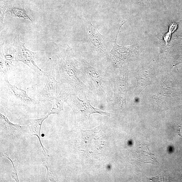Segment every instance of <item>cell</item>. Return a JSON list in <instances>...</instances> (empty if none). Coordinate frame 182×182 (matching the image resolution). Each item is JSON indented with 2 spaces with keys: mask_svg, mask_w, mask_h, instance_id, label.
Masks as SVG:
<instances>
[{
  "mask_svg": "<svg viewBox=\"0 0 182 182\" xmlns=\"http://www.w3.org/2000/svg\"><path fill=\"white\" fill-rule=\"evenodd\" d=\"M72 94H74L69 89L62 87L57 96L50 102L53 105L52 109L49 111L50 115L55 114L58 115L61 111H64V104L65 102H67L69 96Z\"/></svg>",
  "mask_w": 182,
  "mask_h": 182,
  "instance_id": "7c38bea8",
  "label": "cell"
},
{
  "mask_svg": "<svg viewBox=\"0 0 182 182\" xmlns=\"http://www.w3.org/2000/svg\"><path fill=\"white\" fill-rule=\"evenodd\" d=\"M84 66L89 77L92 79L98 89L101 92H104L103 80L97 69L86 61H83Z\"/></svg>",
  "mask_w": 182,
  "mask_h": 182,
  "instance_id": "4fadbf2b",
  "label": "cell"
},
{
  "mask_svg": "<svg viewBox=\"0 0 182 182\" xmlns=\"http://www.w3.org/2000/svg\"><path fill=\"white\" fill-rule=\"evenodd\" d=\"M11 85L8 76H1V104L9 110L23 113H34L42 109L45 101L31 98L27 91Z\"/></svg>",
  "mask_w": 182,
  "mask_h": 182,
  "instance_id": "7a4b0ae2",
  "label": "cell"
},
{
  "mask_svg": "<svg viewBox=\"0 0 182 182\" xmlns=\"http://www.w3.org/2000/svg\"><path fill=\"white\" fill-rule=\"evenodd\" d=\"M8 116L5 117L0 113L1 135L12 139H18L26 136H29L28 125L21 126L19 124H13L8 120Z\"/></svg>",
  "mask_w": 182,
  "mask_h": 182,
  "instance_id": "8992f818",
  "label": "cell"
},
{
  "mask_svg": "<svg viewBox=\"0 0 182 182\" xmlns=\"http://www.w3.org/2000/svg\"><path fill=\"white\" fill-rule=\"evenodd\" d=\"M127 22V20H122L119 27L116 38L114 41L112 49L109 53L110 57L115 64L122 65L131 57L132 56L137 50L139 44H136L130 46H121L117 42V39L120 30L124 25Z\"/></svg>",
  "mask_w": 182,
  "mask_h": 182,
  "instance_id": "5b68a950",
  "label": "cell"
},
{
  "mask_svg": "<svg viewBox=\"0 0 182 182\" xmlns=\"http://www.w3.org/2000/svg\"><path fill=\"white\" fill-rule=\"evenodd\" d=\"M42 164L47 169V175L46 182H58V178L53 167L44 158L41 160Z\"/></svg>",
  "mask_w": 182,
  "mask_h": 182,
  "instance_id": "2e32d148",
  "label": "cell"
},
{
  "mask_svg": "<svg viewBox=\"0 0 182 182\" xmlns=\"http://www.w3.org/2000/svg\"><path fill=\"white\" fill-rule=\"evenodd\" d=\"M133 1H134L136 2H143L144 1H146V0H133Z\"/></svg>",
  "mask_w": 182,
  "mask_h": 182,
  "instance_id": "ffe728a7",
  "label": "cell"
},
{
  "mask_svg": "<svg viewBox=\"0 0 182 182\" xmlns=\"http://www.w3.org/2000/svg\"><path fill=\"white\" fill-rule=\"evenodd\" d=\"M48 79L46 84L39 94L38 99L51 102L58 96V88L59 82L55 79V65L53 63L50 67L49 72L46 73Z\"/></svg>",
  "mask_w": 182,
  "mask_h": 182,
  "instance_id": "ba28073f",
  "label": "cell"
},
{
  "mask_svg": "<svg viewBox=\"0 0 182 182\" xmlns=\"http://www.w3.org/2000/svg\"><path fill=\"white\" fill-rule=\"evenodd\" d=\"M107 168L108 169H110L111 168V167H110V166H108Z\"/></svg>",
  "mask_w": 182,
  "mask_h": 182,
  "instance_id": "44dd1931",
  "label": "cell"
},
{
  "mask_svg": "<svg viewBox=\"0 0 182 182\" xmlns=\"http://www.w3.org/2000/svg\"><path fill=\"white\" fill-rule=\"evenodd\" d=\"M129 73L121 72L114 82L115 100L119 106L124 108L127 107L126 96L128 87Z\"/></svg>",
  "mask_w": 182,
  "mask_h": 182,
  "instance_id": "9c48e42d",
  "label": "cell"
},
{
  "mask_svg": "<svg viewBox=\"0 0 182 182\" xmlns=\"http://www.w3.org/2000/svg\"><path fill=\"white\" fill-rule=\"evenodd\" d=\"M136 78L137 84L134 92L139 94L147 86L153 84L155 81V65L149 64L139 71Z\"/></svg>",
  "mask_w": 182,
  "mask_h": 182,
  "instance_id": "30bf717a",
  "label": "cell"
},
{
  "mask_svg": "<svg viewBox=\"0 0 182 182\" xmlns=\"http://www.w3.org/2000/svg\"><path fill=\"white\" fill-rule=\"evenodd\" d=\"M25 43L19 39V35L16 36L13 39L12 44L8 48V52L5 55L8 61H22L27 64L39 75L46 76V73L42 70L35 62L36 52H32L25 47Z\"/></svg>",
  "mask_w": 182,
  "mask_h": 182,
  "instance_id": "3957f363",
  "label": "cell"
},
{
  "mask_svg": "<svg viewBox=\"0 0 182 182\" xmlns=\"http://www.w3.org/2000/svg\"><path fill=\"white\" fill-rule=\"evenodd\" d=\"M56 58L55 65V76L63 84L62 87L73 91L78 92L85 88V85L80 79L78 69V62L73 56L71 48L67 45L65 46L57 45L53 52Z\"/></svg>",
  "mask_w": 182,
  "mask_h": 182,
  "instance_id": "6da1fadb",
  "label": "cell"
},
{
  "mask_svg": "<svg viewBox=\"0 0 182 182\" xmlns=\"http://www.w3.org/2000/svg\"><path fill=\"white\" fill-rule=\"evenodd\" d=\"M51 115L49 112L46 115L41 118L36 119H30L28 121L29 124L28 125L30 137L33 136H37L39 142L40 146L42 149V152L44 155L50 156L49 151L42 145L41 141V131L42 123Z\"/></svg>",
  "mask_w": 182,
  "mask_h": 182,
  "instance_id": "8fae6325",
  "label": "cell"
},
{
  "mask_svg": "<svg viewBox=\"0 0 182 182\" xmlns=\"http://www.w3.org/2000/svg\"><path fill=\"white\" fill-rule=\"evenodd\" d=\"M149 180L153 181H163L167 180V176L164 173H162L160 175L153 177H147Z\"/></svg>",
  "mask_w": 182,
  "mask_h": 182,
  "instance_id": "d6986e66",
  "label": "cell"
},
{
  "mask_svg": "<svg viewBox=\"0 0 182 182\" xmlns=\"http://www.w3.org/2000/svg\"><path fill=\"white\" fill-rule=\"evenodd\" d=\"M7 12H10L11 16L14 17H18L20 18H24L25 20H29L32 22L30 17L28 15L26 9L20 5L17 4L12 1L8 5Z\"/></svg>",
  "mask_w": 182,
  "mask_h": 182,
  "instance_id": "5bb4252c",
  "label": "cell"
},
{
  "mask_svg": "<svg viewBox=\"0 0 182 182\" xmlns=\"http://www.w3.org/2000/svg\"><path fill=\"white\" fill-rule=\"evenodd\" d=\"M84 21L91 47L99 53L105 55L107 53V47L105 37L99 32L89 19H85Z\"/></svg>",
  "mask_w": 182,
  "mask_h": 182,
  "instance_id": "52a82bcc",
  "label": "cell"
},
{
  "mask_svg": "<svg viewBox=\"0 0 182 182\" xmlns=\"http://www.w3.org/2000/svg\"><path fill=\"white\" fill-rule=\"evenodd\" d=\"M4 44L1 46V53H0V69L1 73L4 75L8 76V74L13 71L15 69V65L8 61L5 58L4 52Z\"/></svg>",
  "mask_w": 182,
  "mask_h": 182,
  "instance_id": "9a60e30c",
  "label": "cell"
},
{
  "mask_svg": "<svg viewBox=\"0 0 182 182\" xmlns=\"http://www.w3.org/2000/svg\"><path fill=\"white\" fill-rule=\"evenodd\" d=\"M2 155L8 158L12 163L13 166V170L12 174L11 175V177L16 182H19V177L17 173V168L19 165V161L18 159L17 158H16L14 160H12V159L10 158L9 156H8L6 152H4L3 153Z\"/></svg>",
  "mask_w": 182,
  "mask_h": 182,
  "instance_id": "e0dca14e",
  "label": "cell"
},
{
  "mask_svg": "<svg viewBox=\"0 0 182 182\" xmlns=\"http://www.w3.org/2000/svg\"><path fill=\"white\" fill-rule=\"evenodd\" d=\"M1 1L0 5V19H1V32L5 28V24L3 22L5 11L7 10L8 5V2L5 1Z\"/></svg>",
  "mask_w": 182,
  "mask_h": 182,
  "instance_id": "ac0fdd59",
  "label": "cell"
},
{
  "mask_svg": "<svg viewBox=\"0 0 182 182\" xmlns=\"http://www.w3.org/2000/svg\"><path fill=\"white\" fill-rule=\"evenodd\" d=\"M91 101L86 97L83 100L80 99L75 94L71 95L66 103L71 108L74 115L75 120L78 122L89 121L90 116L94 113L109 116L111 115L94 107L91 104Z\"/></svg>",
  "mask_w": 182,
  "mask_h": 182,
  "instance_id": "277c9868",
  "label": "cell"
}]
</instances>
